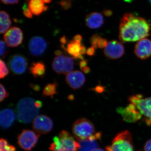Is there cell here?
Listing matches in <instances>:
<instances>
[{
    "instance_id": "6da1fadb",
    "label": "cell",
    "mask_w": 151,
    "mask_h": 151,
    "mask_svg": "<svg viewBox=\"0 0 151 151\" xmlns=\"http://www.w3.org/2000/svg\"><path fill=\"white\" fill-rule=\"evenodd\" d=\"M150 30V24L145 19L126 14L120 22L119 38L124 42L139 41L148 36Z\"/></svg>"
},
{
    "instance_id": "7a4b0ae2",
    "label": "cell",
    "mask_w": 151,
    "mask_h": 151,
    "mask_svg": "<svg viewBox=\"0 0 151 151\" xmlns=\"http://www.w3.org/2000/svg\"><path fill=\"white\" fill-rule=\"evenodd\" d=\"M35 101L31 97H24L19 101L17 106V116L19 122L29 124L37 117L39 109L35 107Z\"/></svg>"
},
{
    "instance_id": "3957f363",
    "label": "cell",
    "mask_w": 151,
    "mask_h": 151,
    "mask_svg": "<svg viewBox=\"0 0 151 151\" xmlns=\"http://www.w3.org/2000/svg\"><path fill=\"white\" fill-rule=\"evenodd\" d=\"M79 147L78 142L75 140L69 132L63 130L58 136L53 137L49 149L50 151H77Z\"/></svg>"
},
{
    "instance_id": "277c9868",
    "label": "cell",
    "mask_w": 151,
    "mask_h": 151,
    "mask_svg": "<svg viewBox=\"0 0 151 151\" xmlns=\"http://www.w3.org/2000/svg\"><path fill=\"white\" fill-rule=\"evenodd\" d=\"M73 137L78 141L87 139L95 134V128L91 121L85 118L78 119L72 127Z\"/></svg>"
},
{
    "instance_id": "5b68a950",
    "label": "cell",
    "mask_w": 151,
    "mask_h": 151,
    "mask_svg": "<svg viewBox=\"0 0 151 151\" xmlns=\"http://www.w3.org/2000/svg\"><path fill=\"white\" fill-rule=\"evenodd\" d=\"M141 113L142 118L147 126H151V97H144L141 94L132 95L129 98Z\"/></svg>"
},
{
    "instance_id": "8992f818",
    "label": "cell",
    "mask_w": 151,
    "mask_h": 151,
    "mask_svg": "<svg viewBox=\"0 0 151 151\" xmlns=\"http://www.w3.org/2000/svg\"><path fill=\"white\" fill-rule=\"evenodd\" d=\"M131 133L125 130L119 133L112 141L111 145L105 148L106 151H134Z\"/></svg>"
},
{
    "instance_id": "52a82bcc",
    "label": "cell",
    "mask_w": 151,
    "mask_h": 151,
    "mask_svg": "<svg viewBox=\"0 0 151 151\" xmlns=\"http://www.w3.org/2000/svg\"><path fill=\"white\" fill-rule=\"evenodd\" d=\"M39 137L40 135L33 131L24 129L18 136V145L24 151H30L36 145Z\"/></svg>"
},
{
    "instance_id": "ba28073f",
    "label": "cell",
    "mask_w": 151,
    "mask_h": 151,
    "mask_svg": "<svg viewBox=\"0 0 151 151\" xmlns=\"http://www.w3.org/2000/svg\"><path fill=\"white\" fill-rule=\"evenodd\" d=\"M8 65L10 70L13 74L22 75L26 71L28 61L27 58L23 55L16 54L10 57Z\"/></svg>"
},
{
    "instance_id": "9c48e42d",
    "label": "cell",
    "mask_w": 151,
    "mask_h": 151,
    "mask_svg": "<svg viewBox=\"0 0 151 151\" xmlns=\"http://www.w3.org/2000/svg\"><path fill=\"white\" fill-rule=\"evenodd\" d=\"M73 58L64 55L55 58L52 63V68L58 74H66L71 72L74 68Z\"/></svg>"
},
{
    "instance_id": "30bf717a",
    "label": "cell",
    "mask_w": 151,
    "mask_h": 151,
    "mask_svg": "<svg viewBox=\"0 0 151 151\" xmlns=\"http://www.w3.org/2000/svg\"><path fill=\"white\" fill-rule=\"evenodd\" d=\"M53 126L52 120L45 115H39L32 122L33 129L39 135L45 134L51 132Z\"/></svg>"
},
{
    "instance_id": "8fae6325",
    "label": "cell",
    "mask_w": 151,
    "mask_h": 151,
    "mask_svg": "<svg viewBox=\"0 0 151 151\" xmlns=\"http://www.w3.org/2000/svg\"><path fill=\"white\" fill-rule=\"evenodd\" d=\"M4 38L8 46L11 47H17L22 43L23 33L19 28L13 27L5 33Z\"/></svg>"
},
{
    "instance_id": "7c38bea8",
    "label": "cell",
    "mask_w": 151,
    "mask_h": 151,
    "mask_svg": "<svg viewBox=\"0 0 151 151\" xmlns=\"http://www.w3.org/2000/svg\"><path fill=\"white\" fill-rule=\"evenodd\" d=\"M117 113L122 116L123 120L128 123H135L142 118L141 113L132 103H129L127 107H119L117 109Z\"/></svg>"
},
{
    "instance_id": "4fadbf2b",
    "label": "cell",
    "mask_w": 151,
    "mask_h": 151,
    "mask_svg": "<svg viewBox=\"0 0 151 151\" xmlns=\"http://www.w3.org/2000/svg\"><path fill=\"white\" fill-rule=\"evenodd\" d=\"M47 47V42L41 37H33L29 42V50L33 56L40 57L43 55Z\"/></svg>"
},
{
    "instance_id": "5bb4252c",
    "label": "cell",
    "mask_w": 151,
    "mask_h": 151,
    "mask_svg": "<svg viewBox=\"0 0 151 151\" xmlns=\"http://www.w3.org/2000/svg\"><path fill=\"white\" fill-rule=\"evenodd\" d=\"M104 52L105 56L110 59H118L124 55V47L120 42L111 41L104 48Z\"/></svg>"
},
{
    "instance_id": "9a60e30c",
    "label": "cell",
    "mask_w": 151,
    "mask_h": 151,
    "mask_svg": "<svg viewBox=\"0 0 151 151\" xmlns=\"http://www.w3.org/2000/svg\"><path fill=\"white\" fill-rule=\"evenodd\" d=\"M65 81L70 88L73 90H76L83 86L86 81V78L82 72L76 70L66 74Z\"/></svg>"
},
{
    "instance_id": "2e32d148",
    "label": "cell",
    "mask_w": 151,
    "mask_h": 151,
    "mask_svg": "<svg viewBox=\"0 0 151 151\" xmlns=\"http://www.w3.org/2000/svg\"><path fill=\"white\" fill-rule=\"evenodd\" d=\"M134 52L141 59H146L151 55V41L144 38L138 41L135 47Z\"/></svg>"
},
{
    "instance_id": "e0dca14e",
    "label": "cell",
    "mask_w": 151,
    "mask_h": 151,
    "mask_svg": "<svg viewBox=\"0 0 151 151\" xmlns=\"http://www.w3.org/2000/svg\"><path fill=\"white\" fill-rule=\"evenodd\" d=\"M101 136V132H97L87 139L79 141L80 147L78 151H93L98 148Z\"/></svg>"
},
{
    "instance_id": "ac0fdd59",
    "label": "cell",
    "mask_w": 151,
    "mask_h": 151,
    "mask_svg": "<svg viewBox=\"0 0 151 151\" xmlns=\"http://www.w3.org/2000/svg\"><path fill=\"white\" fill-rule=\"evenodd\" d=\"M15 119V113L12 109H3L0 113V125L2 129H6L9 128L14 124Z\"/></svg>"
},
{
    "instance_id": "d6986e66",
    "label": "cell",
    "mask_w": 151,
    "mask_h": 151,
    "mask_svg": "<svg viewBox=\"0 0 151 151\" xmlns=\"http://www.w3.org/2000/svg\"><path fill=\"white\" fill-rule=\"evenodd\" d=\"M103 23L104 19L102 15L96 12L87 15L85 18L86 26L92 29H96L101 27Z\"/></svg>"
},
{
    "instance_id": "ffe728a7",
    "label": "cell",
    "mask_w": 151,
    "mask_h": 151,
    "mask_svg": "<svg viewBox=\"0 0 151 151\" xmlns=\"http://www.w3.org/2000/svg\"><path fill=\"white\" fill-rule=\"evenodd\" d=\"M45 65L42 61L33 62L29 67V73L35 78L43 77L45 74Z\"/></svg>"
},
{
    "instance_id": "44dd1931",
    "label": "cell",
    "mask_w": 151,
    "mask_h": 151,
    "mask_svg": "<svg viewBox=\"0 0 151 151\" xmlns=\"http://www.w3.org/2000/svg\"><path fill=\"white\" fill-rule=\"evenodd\" d=\"M44 4L42 0H29L28 6L33 14L39 16L47 10V6Z\"/></svg>"
},
{
    "instance_id": "7402d4cb",
    "label": "cell",
    "mask_w": 151,
    "mask_h": 151,
    "mask_svg": "<svg viewBox=\"0 0 151 151\" xmlns=\"http://www.w3.org/2000/svg\"><path fill=\"white\" fill-rule=\"evenodd\" d=\"M81 45V42L71 40L68 43L65 50L68 54L72 56L73 59H77L80 54V50Z\"/></svg>"
},
{
    "instance_id": "603a6c76",
    "label": "cell",
    "mask_w": 151,
    "mask_h": 151,
    "mask_svg": "<svg viewBox=\"0 0 151 151\" xmlns=\"http://www.w3.org/2000/svg\"><path fill=\"white\" fill-rule=\"evenodd\" d=\"M0 33H4L9 29L12 22L10 19L9 16L4 11H1L0 12Z\"/></svg>"
},
{
    "instance_id": "cb8c5ba5",
    "label": "cell",
    "mask_w": 151,
    "mask_h": 151,
    "mask_svg": "<svg viewBox=\"0 0 151 151\" xmlns=\"http://www.w3.org/2000/svg\"><path fill=\"white\" fill-rule=\"evenodd\" d=\"M90 42L92 46L95 49L105 48L108 43L106 40L101 37L98 34H95L92 36L90 38Z\"/></svg>"
},
{
    "instance_id": "d4e9b609",
    "label": "cell",
    "mask_w": 151,
    "mask_h": 151,
    "mask_svg": "<svg viewBox=\"0 0 151 151\" xmlns=\"http://www.w3.org/2000/svg\"><path fill=\"white\" fill-rule=\"evenodd\" d=\"M57 86L58 84L56 81L52 84H47L43 89L42 95L45 97H50L52 98L54 95L58 94L56 92Z\"/></svg>"
},
{
    "instance_id": "484cf974",
    "label": "cell",
    "mask_w": 151,
    "mask_h": 151,
    "mask_svg": "<svg viewBox=\"0 0 151 151\" xmlns=\"http://www.w3.org/2000/svg\"><path fill=\"white\" fill-rule=\"evenodd\" d=\"M16 148L14 146L10 145L7 140L1 138L0 140V151H15Z\"/></svg>"
},
{
    "instance_id": "4316f807",
    "label": "cell",
    "mask_w": 151,
    "mask_h": 151,
    "mask_svg": "<svg viewBox=\"0 0 151 151\" xmlns=\"http://www.w3.org/2000/svg\"><path fill=\"white\" fill-rule=\"evenodd\" d=\"M0 66H1L0 78L2 79V78H4L7 76L9 75V71L5 63L1 59L0 60Z\"/></svg>"
},
{
    "instance_id": "83f0119b",
    "label": "cell",
    "mask_w": 151,
    "mask_h": 151,
    "mask_svg": "<svg viewBox=\"0 0 151 151\" xmlns=\"http://www.w3.org/2000/svg\"><path fill=\"white\" fill-rule=\"evenodd\" d=\"M0 47H1V52H0V55H1V58H5L8 54V50L7 47L5 43V42L1 40L0 41Z\"/></svg>"
},
{
    "instance_id": "f1b7e54d",
    "label": "cell",
    "mask_w": 151,
    "mask_h": 151,
    "mask_svg": "<svg viewBox=\"0 0 151 151\" xmlns=\"http://www.w3.org/2000/svg\"><path fill=\"white\" fill-rule=\"evenodd\" d=\"M0 90H1L0 101L1 102H2L9 97V93L6 90L4 86L2 84H0Z\"/></svg>"
},
{
    "instance_id": "f546056e",
    "label": "cell",
    "mask_w": 151,
    "mask_h": 151,
    "mask_svg": "<svg viewBox=\"0 0 151 151\" xmlns=\"http://www.w3.org/2000/svg\"><path fill=\"white\" fill-rule=\"evenodd\" d=\"M59 4L63 9L68 10L71 7L72 0H62Z\"/></svg>"
},
{
    "instance_id": "4dcf8cb0",
    "label": "cell",
    "mask_w": 151,
    "mask_h": 151,
    "mask_svg": "<svg viewBox=\"0 0 151 151\" xmlns=\"http://www.w3.org/2000/svg\"><path fill=\"white\" fill-rule=\"evenodd\" d=\"M22 9L23 10V14L25 17L28 18H32V17L33 14L29 7L28 5L25 4L23 6Z\"/></svg>"
},
{
    "instance_id": "1f68e13d",
    "label": "cell",
    "mask_w": 151,
    "mask_h": 151,
    "mask_svg": "<svg viewBox=\"0 0 151 151\" xmlns=\"http://www.w3.org/2000/svg\"><path fill=\"white\" fill-rule=\"evenodd\" d=\"M95 48L93 47H89L86 50V54L89 56H92L95 54Z\"/></svg>"
},
{
    "instance_id": "d6a6232c",
    "label": "cell",
    "mask_w": 151,
    "mask_h": 151,
    "mask_svg": "<svg viewBox=\"0 0 151 151\" xmlns=\"http://www.w3.org/2000/svg\"><path fill=\"white\" fill-rule=\"evenodd\" d=\"M144 151H151V139L149 140L144 146Z\"/></svg>"
},
{
    "instance_id": "836d02e7",
    "label": "cell",
    "mask_w": 151,
    "mask_h": 151,
    "mask_svg": "<svg viewBox=\"0 0 151 151\" xmlns=\"http://www.w3.org/2000/svg\"><path fill=\"white\" fill-rule=\"evenodd\" d=\"M60 43L62 44L61 47H62V48L65 49V47H65L64 45L67 43V38H66L65 35H63L62 37H60Z\"/></svg>"
},
{
    "instance_id": "e575fe53",
    "label": "cell",
    "mask_w": 151,
    "mask_h": 151,
    "mask_svg": "<svg viewBox=\"0 0 151 151\" xmlns=\"http://www.w3.org/2000/svg\"><path fill=\"white\" fill-rule=\"evenodd\" d=\"M2 2L6 4H17L19 0H1Z\"/></svg>"
},
{
    "instance_id": "d590c367",
    "label": "cell",
    "mask_w": 151,
    "mask_h": 151,
    "mask_svg": "<svg viewBox=\"0 0 151 151\" xmlns=\"http://www.w3.org/2000/svg\"><path fill=\"white\" fill-rule=\"evenodd\" d=\"M30 87L32 88L33 90L36 92H38L40 90V86L39 85L37 84H30Z\"/></svg>"
},
{
    "instance_id": "8d00e7d4",
    "label": "cell",
    "mask_w": 151,
    "mask_h": 151,
    "mask_svg": "<svg viewBox=\"0 0 151 151\" xmlns=\"http://www.w3.org/2000/svg\"><path fill=\"white\" fill-rule=\"evenodd\" d=\"M72 40L74 41L81 42L82 40V36L79 34L76 35L73 37Z\"/></svg>"
},
{
    "instance_id": "74e56055",
    "label": "cell",
    "mask_w": 151,
    "mask_h": 151,
    "mask_svg": "<svg viewBox=\"0 0 151 151\" xmlns=\"http://www.w3.org/2000/svg\"><path fill=\"white\" fill-rule=\"evenodd\" d=\"M87 64V61L86 60H82L79 62V66L81 70H82L84 68L86 67Z\"/></svg>"
},
{
    "instance_id": "f35d334b",
    "label": "cell",
    "mask_w": 151,
    "mask_h": 151,
    "mask_svg": "<svg viewBox=\"0 0 151 151\" xmlns=\"http://www.w3.org/2000/svg\"><path fill=\"white\" fill-rule=\"evenodd\" d=\"M35 105L37 108L40 109L42 107V103L40 100H36L35 102Z\"/></svg>"
},
{
    "instance_id": "ab89813d",
    "label": "cell",
    "mask_w": 151,
    "mask_h": 151,
    "mask_svg": "<svg viewBox=\"0 0 151 151\" xmlns=\"http://www.w3.org/2000/svg\"><path fill=\"white\" fill-rule=\"evenodd\" d=\"M86 52V47L84 45H82L81 47V49H80V54L83 55L85 54Z\"/></svg>"
},
{
    "instance_id": "60d3db41",
    "label": "cell",
    "mask_w": 151,
    "mask_h": 151,
    "mask_svg": "<svg viewBox=\"0 0 151 151\" xmlns=\"http://www.w3.org/2000/svg\"><path fill=\"white\" fill-rule=\"evenodd\" d=\"M95 91L97 92H103V87H101V86H97V87H95L94 89Z\"/></svg>"
},
{
    "instance_id": "b9f144b4",
    "label": "cell",
    "mask_w": 151,
    "mask_h": 151,
    "mask_svg": "<svg viewBox=\"0 0 151 151\" xmlns=\"http://www.w3.org/2000/svg\"><path fill=\"white\" fill-rule=\"evenodd\" d=\"M82 70L85 73H89L90 71V68L88 66H86V67L84 68Z\"/></svg>"
},
{
    "instance_id": "7bdbcfd3",
    "label": "cell",
    "mask_w": 151,
    "mask_h": 151,
    "mask_svg": "<svg viewBox=\"0 0 151 151\" xmlns=\"http://www.w3.org/2000/svg\"><path fill=\"white\" fill-rule=\"evenodd\" d=\"M55 55L57 56H59L63 54L61 50H55L54 52Z\"/></svg>"
},
{
    "instance_id": "ee69618b",
    "label": "cell",
    "mask_w": 151,
    "mask_h": 151,
    "mask_svg": "<svg viewBox=\"0 0 151 151\" xmlns=\"http://www.w3.org/2000/svg\"><path fill=\"white\" fill-rule=\"evenodd\" d=\"M74 95L73 94H70L68 97V99L70 100H74Z\"/></svg>"
},
{
    "instance_id": "f6af8a7d",
    "label": "cell",
    "mask_w": 151,
    "mask_h": 151,
    "mask_svg": "<svg viewBox=\"0 0 151 151\" xmlns=\"http://www.w3.org/2000/svg\"><path fill=\"white\" fill-rule=\"evenodd\" d=\"M43 2L45 4H49L51 2L52 0H42Z\"/></svg>"
},
{
    "instance_id": "bcb514c9",
    "label": "cell",
    "mask_w": 151,
    "mask_h": 151,
    "mask_svg": "<svg viewBox=\"0 0 151 151\" xmlns=\"http://www.w3.org/2000/svg\"><path fill=\"white\" fill-rule=\"evenodd\" d=\"M105 151L104 150H103V149H100V148H97L96 149V150H94V151Z\"/></svg>"
},
{
    "instance_id": "7dc6e473",
    "label": "cell",
    "mask_w": 151,
    "mask_h": 151,
    "mask_svg": "<svg viewBox=\"0 0 151 151\" xmlns=\"http://www.w3.org/2000/svg\"><path fill=\"white\" fill-rule=\"evenodd\" d=\"M149 1H150V2L151 4V0H149Z\"/></svg>"
}]
</instances>
